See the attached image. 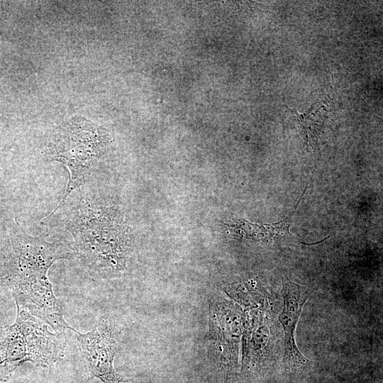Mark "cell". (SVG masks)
<instances>
[{
	"instance_id": "5",
	"label": "cell",
	"mask_w": 383,
	"mask_h": 383,
	"mask_svg": "<svg viewBox=\"0 0 383 383\" xmlns=\"http://www.w3.org/2000/svg\"><path fill=\"white\" fill-rule=\"evenodd\" d=\"M120 335L118 326L106 316H101L91 331L78 332V348L87 368L104 383H117L121 378L113 367Z\"/></svg>"
},
{
	"instance_id": "1",
	"label": "cell",
	"mask_w": 383,
	"mask_h": 383,
	"mask_svg": "<svg viewBox=\"0 0 383 383\" xmlns=\"http://www.w3.org/2000/svg\"><path fill=\"white\" fill-rule=\"evenodd\" d=\"M75 256L72 245L48 242L44 233L33 236L20 230L11 240L2 282L16 306L50 326L58 335L67 329L78 333L64 318V304L56 298L48 272L57 260Z\"/></svg>"
},
{
	"instance_id": "4",
	"label": "cell",
	"mask_w": 383,
	"mask_h": 383,
	"mask_svg": "<svg viewBox=\"0 0 383 383\" xmlns=\"http://www.w3.org/2000/svg\"><path fill=\"white\" fill-rule=\"evenodd\" d=\"M60 335L28 311L17 307L13 324L0 326V381L9 380L26 362L49 367L62 355Z\"/></svg>"
},
{
	"instance_id": "6",
	"label": "cell",
	"mask_w": 383,
	"mask_h": 383,
	"mask_svg": "<svg viewBox=\"0 0 383 383\" xmlns=\"http://www.w3.org/2000/svg\"><path fill=\"white\" fill-rule=\"evenodd\" d=\"M282 294L283 307L278 318L284 331L283 364L289 374L299 376L306 373L312 365V362L298 348L294 336L303 307L311 292L284 275L282 278Z\"/></svg>"
},
{
	"instance_id": "2",
	"label": "cell",
	"mask_w": 383,
	"mask_h": 383,
	"mask_svg": "<svg viewBox=\"0 0 383 383\" xmlns=\"http://www.w3.org/2000/svg\"><path fill=\"white\" fill-rule=\"evenodd\" d=\"M113 213L100 199L87 195L70 207L65 219L75 255L94 277L116 276L126 268L128 245Z\"/></svg>"
},
{
	"instance_id": "3",
	"label": "cell",
	"mask_w": 383,
	"mask_h": 383,
	"mask_svg": "<svg viewBox=\"0 0 383 383\" xmlns=\"http://www.w3.org/2000/svg\"><path fill=\"white\" fill-rule=\"evenodd\" d=\"M108 143L104 130L80 116L69 118L53 131L45 145L44 155L48 161L62 163L70 177L60 203L45 220L66 203L73 191L89 179Z\"/></svg>"
}]
</instances>
